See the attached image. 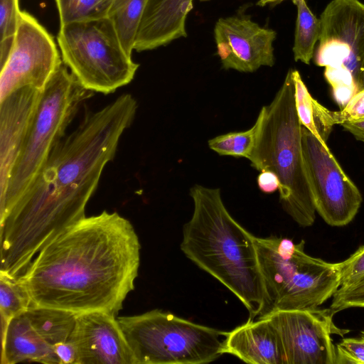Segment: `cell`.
<instances>
[{"mask_svg":"<svg viewBox=\"0 0 364 364\" xmlns=\"http://www.w3.org/2000/svg\"><path fill=\"white\" fill-rule=\"evenodd\" d=\"M137 107L134 96L122 94L87 113L55 144L30 188L0 218V272L18 279L45 245L85 217L87 204Z\"/></svg>","mask_w":364,"mask_h":364,"instance_id":"1","label":"cell"},{"mask_svg":"<svg viewBox=\"0 0 364 364\" xmlns=\"http://www.w3.org/2000/svg\"><path fill=\"white\" fill-rule=\"evenodd\" d=\"M140 250L132 223L104 210L45 245L17 281L31 305L117 316L134 289Z\"/></svg>","mask_w":364,"mask_h":364,"instance_id":"2","label":"cell"},{"mask_svg":"<svg viewBox=\"0 0 364 364\" xmlns=\"http://www.w3.org/2000/svg\"><path fill=\"white\" fill-rule=\"evenodd\" d=\"M190 195L194 208L183 228L181 251L240 299L248 320L259 318L267 306V294L255 237L231 216L220 188L196 184Z\"/></svg>","mask_w":364,"mask_h":364,"instance_id":"3","label":"cell"},{"mask_svg":"<svg viewBox=\"0 0 364 364\" xmlns=\"http://www.w3.org/2000/svg\"><path fill=\"white\" fill-rule=\"evenodd\" d=\"M256 122L255 144L247 159L256 170L276 173L283 210L300 226L312 225L316 209L306 176L291 69L272 102L262 107Z\"/></svg>","mask_w":364,"mask_h":364,"instance_id":"4","label":"cell"},{"mask_svg":"<svg viewBox=\"0 0 364 364\" xmlns=\"http://www.w3.org/2000/svg\"><path fill=\"white\" fill-rule=\"evenodd\" d=\"M255 240L267 294L259 318L278 310L316 309L341 287L338 263L307 255L304 240L294 243L277 236Z\"/></svg>","mask_w":364,"mask_h":364,"instance_id":"5","label":"cell"},{"mask_svg":"<svg viewBox=\"0 0 364 364\" xmlns=\"http://www.w3.org/2000/svg\"><path fill=\"white\" fill-rule=\"evenodd\" d=\"M93 93L80 84L63 63L52 76L42 91L28 136L0 197V218L30 188L80 106Z\"/></svg>","mask_w":364,"mask_h":364,"instance_id":"6","label":"cell"},{"mask_svg":"<svg viewBox=\"0 0 364 364\" xmlns=\"http://www.w3.org/2000/svg\"><path fill=\"white\" fill-rule=\"evenodd\" d=\"M136 364H203L223 353L228 331L153 309L117 317Z\"/></svg>","mask_w":364,"mask_h":364,"instance_id":"7","label":"cell"},{"mask_svg":"<svg viewBox=\"0 0 364 364\" xmlns=\"http://www.w3.org/2000/svg\"><path fill=\"white\" fill-rule=\"evenodd\" d=\"M57 41L63 64L93 92H115L132 81L139 67L107 17L60 25Z\"/></svg>","mask_w":364,"mask_h":364,"instance_id":"8","label":"cell"},{"mask_svg":"<svg viewBox=\"0 0 364 364\" xmlns=\"http://www.w3.org/2000/svg\"><path fill=\"white\" fill-rule=\"evenodd\" d=\"M306 176L316 212L329 225H348L360 207L361 193L343 171L326 144L301 127Z\"/></svg>","mask_w":364,"mask_h":364,"instance_id":"9","label":"cell"},{"mask_svg":"<svg viewBox=\"0 0 364 364\" xmlns=\"http://www.w3.org/2000/svg\"><path fill=\"white\" fill-rule=\"evenodd\" d=\"M63 64L53 37L31 14L21 11L9 56L0 74V101L24 87L43 91Z\"/></svg>","mask_w":364,"mask_h":364,"instance_id":"10","label":"cell"},{"mask_svg":"<svg viewBox=\"0 0 364 364\" xmlns=\"http://www.w3.org/2000/svg\"><path fill=\"white\" fill-rule=\"evenodd\" d=\"M315 63L350 73L358 92L364 90V4L333 0L321 17Z\"/></svg>","mask_w":364,"mask_h":364,"instance_id":"11","label":"cell"},{"mask_svg":"<svg viewBox=\"0 0 364 364\" xmlns=\"http://www.w3.org/2000/svg\"><path fill=\"white\" fill-rule=\"evenodd\" d=\"M335 313L331 308L278 310L261 318H269L277 329L287 364H335L336 347L331 336L348 332L334 324Z\"/></svg>","mask_w":364,"mask_h":364,"instance_id":"12","label":"cell"},{"mask_svg":"<svg viewBox=\"0 0 364 364\" xmlns=\"http://www.w3.org/2000/svg\"><path fill=\"white\" fill-rule=\"evenodd\" d=\"M217 54L224 69L253 73L262 66L272 67L275 59V31L260 26L242 12L220 18L213 30Z\"/></svg>","mask_w":364,"mask_h":364,"instance_id":"13","label":"cell"},{"mask_svg":"<svg viewBox=\"0 0 364 364\" xmlns=\"http://www.w3.org/2000/svg\"><path fill=\"white\" fill-rule=\"evenodd\" d=\"M76 348V364H136L116 316L102 311L76 314L68 340Z\"/></svg>","mask_w":364,"mask_h":364,"instance_id":"14","label":"cell"},{"mask_svg":"<svg viewBox=\"0 0 364 364\" xmlns=\"http://www.w3.org/2000/svg\"><path fill=\"white\" fill-rule=\"evenodd\" d=\"M42 91L19 89L0 101V197L33 121Z\"/></svg>","mask_w":364,"mask_h":364,"instance_id":"15","label":"cell"},{"mask_svg":"<svg viewBox=\"0 0 364 364\" xmlns=\"http://www.w3.org/2000/svg\"><path fill=\"white\" fill-rule=\"evenodd\" d=\"M193 0H147L134 50H149L187 36L186 20Z\"/></svg>","mask_w":364,"mask_h":364,"instance_id":"16","label":"cell"},{"mask_svg":"<svg viewBox=\"0 0 364 364\" xmlns=\"http://www.w3.org/2000/svg\"><path fill=\"white\" fill-rule=\"evenodd\" d=\"M223 353L250 364H287L280 336L270 320H248L228 331Z\"/></svg>","mask_w":364,"mask_h":364,"instance_id":"17","label":"cell"},{"mask_svg":"<svg viewBox=\"0 0 364 364\" xmlns=\"http://www.w3.org/2000/svg\"><path fill=\"white\" fill-rule=\"evenodd\" d=\"M37 362L59 364L53 347L31 325L26 311L13 317L1 333V364Z\"/></svg>","mask_w":364,"mask_h":364,"instance_id":"18","label":"cell"},{"mask_svg":"<svg viewBox=\"0 0 364 364\" xmlns=\"http://www.w3.org/2000/svg\"><path fill=\"white\" fill-rule=\"evenodd\" d=\"M26 314L36 331L53 347L68 341L75 325L76 314L70 311L31 305Z\"/></svg>","mask_w":364,"mask_h":364,"instance_id":"19","label":"cell"},{"mask_svg":"<svg viewBox=\"0 0 364 364\" xmlns=\"http://www.w3.org/2000/svg\"><path fill=\"white\" fill-rule=\"evenodd\" d=\"M147 0H113L107 18L112 22L119 41L132 56L134 42Z\"/></svg>","mask_w":364,"mask_h":364,"instance_id":"20","label":"cell"},{"mask_svg":"<svg viewBox=\"0 0 364 364\" xmlns=\"http://www.w3.org/2000/svg\"><path fill=\"white\" fill-rule=\"evenodd\" d=\"M291 73L294 85L295 107L299 122L321 143L326 144L331 130L322 121L321 105L312 97L299 72L291 69Z\"/></svg>","mask_w":364,"mask_h":364,"instance_id":"21","label":"cell"},{"mask_svg":"<svg viewBox=\"0 0 364 364\" xmlns=\"http://www.w3.org/2000/svg\"><path fill=\"white\" fill-rule=\"evenodd\" d=\"M297 17L293 46L295 61L309 65L314 55L316 43L321 34V21L311 12L305 0L296 4Z\"/></svg>","mask_w":364,"mask_h":364,"instance_id":"22","label":"cell"},{"mask_svg":"<svg viewBox=\"0 0 364 364\" xmlns=\"http://www.w3.org/2000/svg\"><path fill=\"white\" fill-rule=\"evenodd\" d=\"M113 0H55L60 25L106 18Z\"/></svg>","mask_w":364,"mask_h":364,"instance_id":"23","label":"cell"},{"mask_svg":"<svg viewBox=\"0 0 364 364\" xmlns=\"http://www.w3.org/2000/svg\"><path fill=\"white\" fill-rule=\"evenodd\" d=\"M257 124L248 130L217 136L208 141L210 149L220 156L248 159L255 144Z\"/></svg>","mask_w":364,"mask_h":364,"instance_id":"24","label":"cell"},{"mask_svg":"<svg viewBox=\"0 0 364 364\" xmlns=\"http://www.w3.org/2000/svg\"><path fill=\"white\" fill-rule=\"evenodd\" d=\"M31 301L17 279L0 272V317L11 319L25 312Z\"/></svg>","mask_w":364,"mask_h":364,"instance_id":"25","label":"cell"},{"mask_svg":"<svg viewBox=\"0 0 364 364\" xmlns=\"http://www.w3.org/2000/svg\"><path fill=\"white\" fill-rule=\"evenodd\" d=\"M324 124L330 129L335 124L364 118V90L358 91L340 111H331L324 106L321 111Z\"/></svg>","mask_w":364,"mask_h":364,"instance_id":"26","label":"cell"},{"mask_svg":"<svg viewBox=\"0 0 364 364\" xmlns=\"http://www.w3.org/2000/svg\"><path fill=\"white\" fill-rule=\"evenodd\" d=\"M324 76L332 87L336 102L344 107L358 92L353 76L348 72L325 68Z\"/></svg>","mask_w":364,"mask_h":364,"instance_id":"27","label":"cell"},{"mask_svg":"<svg viewBox=\"0 0 364 364\" xmlns=\"http://www.w3.org/2000/svg\"><path fill=\"white\" fill-rule=\"evenodd\" d=\"M332 297L330 308L336 313L352 307L364 308V277L352 284L340 287Z\"/></svg>","mask_w":364,"mask_h":364,"instance_id":"28","label":"cell"},{"mask_svg":"<svg viewBox=\"0 0 364 364\" xmlns=\"http://www.w3.org/2000/svg\"><path fill=\"white\" fill-rule=\"evenodd\" d=\"M18 0H0V43H14L20 21Z\"/></svg>","mask_w":364,"mask_h":364,"instance_id":"29","label":"cell"},{"mask_svg":"<svg viewBox=\"0 0 364 364\" xmlns=\"http://www.w3.org/2000/svg\"><path fill=\"white\" fill-rule=\"evenodd\" d=\"M335 364H364V331L359 336L346 338L337 343Z\"/></svg>","mask_w":364,"mask_h":364,"instance_id":"30","label":"cell"},{"mask_svg":"<svg viewBox=\"0 0 364 364\" xmlns=\"http://www.w3.org/2000/svg\"><path fill=\"white\" fill-rule=\"evenodd\" d=\"M341 287L352 284L364 277V245L343 262H338Z\"/></svg>","mask_w":364,"mask_h":364,"instance_id":"31","label":"cell"},{"mask_svg":"<svg viewBox=\"0 0 364 364\" xmlns=\"http://www.w3.org/2000/svg\"><path fill=\"white\" fill-rule=\"evenodd\" d=\"M59 364H76L77 350L69 341L60 343L53 346Z\"/></svg>","mask_w":364,"mask_h":364,"instance_id":"32","label":"cell"},{"mask_svg":"<svg viewBox=\"0 0 364 364\" xmlns=\"http://www.w3.org/2000/svg\"><path fill=\"white\" fill-rule=\"evenodd\" d=\"M257 182L259 190L265 193H274L279 188V178L272 171L264 170L260 171Z\"/></svg>","mask_w":364,"mask_h":364,"instance_id":"33","label":"cell"},{"mask_svg":"<svg viewBox=\"0 0 364 364\" xmlns=\"http://www.w3.org/2000/svg\"><path fill=\"white\" fill-rule=\"evenodd\" d=\"M343 129L349 132L354 137L364 142V118L355 121L346 122L341 124Z\"/></svg>","mask_w":364,"mask_h":364,"instance_id":"34","label":"cell"},{"mask_svg":"<svg viewBox=\"0 0 364 364\" xmlns=\"http://www.w3.org/2000/svg\"><path fill=\"white\" fill-rule=\"evenodd\" d=\"M284 0H259L257 3H256V5L257 6H259L260 7H263V6H265L267 4H279L282 1H283ZM291 1L293 2V4L294 5L296 4V3L299 1V0H291Z\"/></svg>","mask_w":364,"mask_h":364,"instance_id":"35","label":"cell"},{"mask_svg":"<svg viewBox=\"0 0 364 364\" xmlns=\"http://www.w3.org/2000/svg\"><path fill=\"white\" fill-rule=\"evenodd\" d=\"M200 1H210V0H200Z\"/></svg>","mask_w":364,"mask_h":364,"instance_id":"36","label":"cell"}]
</instances>
